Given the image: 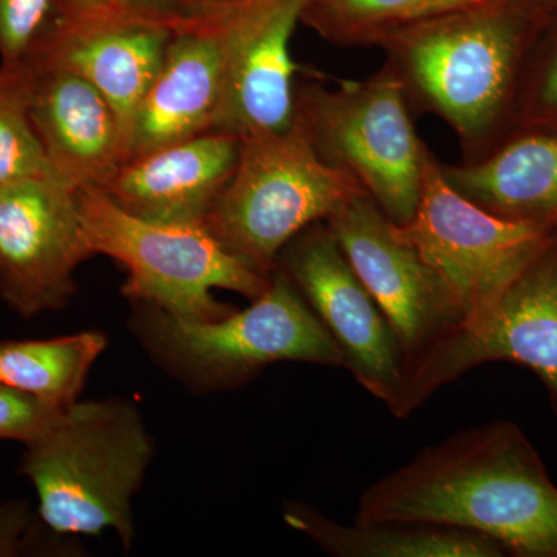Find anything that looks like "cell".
Instances as JSON below:
<instances>
[{
  "label": "cell",
  "mask_w": 557,
  "mask_h": 557,
  "mask_svg": "<svg viewBox=\"0 0 557 557\" xmlns=\"http://www.w3.org/2000/svg\"><path fill=\"white\" fill-rule=\"evenodd\" d=\"M354 522L460 528L508 556L557 557V486L518 424L491 421L426 446L366 487Z\"/></svg>",
  "instance_id": "obj_1"
},
{
  "label": "cell",
  "mask_w": 557,
  "mask_h": 557,
  "mask_svg": "<svg viewBox=\"0 0 557 557\" xmlns=\"http://www.w3.org/2000/svg\"><path fill=\"white\" fill-rule=\"evenodd\" d=\"M545 14L515 0H480L384 40L383 67L410 110L448 124L460 163H475L515 135L520 84Z\"/></svg>",
  "instance_id": "obj_2"
},
{
  "label": "cell",
  "mask_w": 557,
  "mask_h": 557,
  "mask_svg": "<svg viewBox=\"0 0 557 557\" xmlns=\"http://www.w3.org/2000/svg\"><path fill=\"white\" fill-rule=\"evenodd\" d=\"M153 457V442L134 403L76 401L44 437L25 446L20 472L38 494L40 522L60 536L113 530L129 549L132 500Z\"/></svg>",
  "instance_id": "obj_3"
},
{
  "label": "cell",
  "mask_w": 557,
  "mask_h": 557,
  "mask_svg": "<svg viewBox=\"0 0 557 557\" xmlns=\"http://www.w3.org/2000/svg\"><path fill=\"white\" fill-rule=\"evenodd\" d=\"M131 330L159 368L196 392L233 391L277 362L344 369L338 344L281 267L247 309L188 321L132 304Z\"/></svg>",
  "instance_id": "obj_4"
},
{
  "label": "cell",
  "mask_w": 557,
  "mask_h": 557,
  "mask_svg": "<svg viewBox=\"0 0 557 557\" xmlns=\"http://www.w3.org/2000/svg\"><path fill=\"white\" fill-rule=\"evenodd\" d=\"M81 220L95 255L115 259L127 271L121 293L188 321H214L233 313L214 289L249 302L270 278L248 269L223 247L205 223L156 222L132 215L101 189L76 190Z\"/></svg>",
  "instance_id": "obj_5"
},
{
  "label": "cell",
  "mask_w": 557,
  "mask_h": 557,
  "mask_svg": "<svg viewBox=\"0 0 557 557\" xmlns=\"http://www.w3.org/2000/svg\"><path fill=\"white\" fill-rule=\"evenodd\" d=\"M296 86L295 123L314 152L346 172L398 226L416 214L429 148L401 84L381 67L368 79Z\"/></svg>",
  "instance_id": "obj_6"
},
{
  "label": "cell",
  "mask_w": 557,
  "mask_h": 557,
  "mask_svg": "<svg viewBox=\"0 0 557 557\" xmlns=\"http://www.w3.org/2000/svg\"><path fill=\"white\" fill-rule=\"evenodd\" d=\"M362 193L293 121L287 131L242 138L236 171L205 225L234 258L271 277L289 240Z\"/></svg>",
  "instance_id": "obj_7"
},
{
  "label": "cell",
  "mask_w": 557,
  "mask_h": 557,
  "mask_svg": "<svg viewBox=\"0 0 557 557\" xmlns=\"http://www.w3.org/2000/svg\"><path fill=\"white\" fill-rule=\"evenodd\" d=\"M453 293L463 330L478 329L547 247L557 226L500 218L446 180L429 149L413 218L398 226Z\"/></svg>",
  "instance_id": "obj_8"
},
{
  "label": "cell",
  "mask_w": 557,
  "mask_h": 557,
  "mask_svg": "<svg viewBox=\"0 0 557 557\" xmlns=\"http://www.w3.org/2000/svg\"><path fill=\"white\" fill-rule=\"evenodd\" d=\"M508 362L542 381L557 417V230L474 330L458 329L410 369L399 418L412 416L471 370Z\"/></svg>",
  "instance_id": "obj_9"
},
{
  "label": "cell",
  "mask_w": 557,
  "mask_h": 557,
  "mask_svg": "<svg viewBox=\"0 0 557 557\" xmlns=\"http://www.w3.org/2000/svg\"><path fill=\"white\" fill-rule=\"evenodd\" d=\"M277 267L292 277L338 344L344 369L399 418L408 386V359L327 223L300 231L282 249Z\"/></svg>",
  "instance_id": "obj_10"
},
{
  "label": "cell",
  "mask_w": 557,
  "mask_h": 557,
  "mask_svg": "<svg viewBox=\"0 0 557 557\" xmlns=\"http://www.w3.org/2000/svg\"><path fill=\"white\" fill-rule=\"evenodd\" d=\"M325 223L394 329L410 372L461 327L453 293L368 194Z\"/></svg>",
  "instance_id": "obj_11"
},
{
  "label": "cell",
  "mask_w": 557,
  "mask_h": 557,
  "mask_svg": "<svg viewBox=\"0 0 557 557\" xmlns=\"http://www.w3.org/2000/svg\"><path fill=\"white\" fill-rule=\"evenodd\" d=\"M91 256L76 190L62 180L0 189V298L21 318L64 309L78 292L76 271Z\"/></svg>",
  "instance_id": "obj_12"
},
{
  "label": "cell",
  "mask_w": 557,
  "mask_h": 557,
  "mask_svg": "<svg viewBox=\"0 0 557 557\" xmlns=\"http://www.w3.org/2000/svg\"><path fill=\"white\" fill-rule=\"evenodd\" d=\"M175 21L126 9L95 16L60 14L24 62L35 70H65L91 84L115 109L131 152L135 115L159 72Z\"/></svg>",
  "instance_id": "obj_13"
},
{
  "label": "cell",
  "mask_w": 557,
  "mask_h": 557,
  "mask_svg": "<svg viewBox=\"0 0 557 557\" xmlns=\"http://www.w3.org/2000/svg\"><path fill=\"white\" fill-rule=\"evenodd\" d=\"M236 3L203 2L175 21L159 72L135 115L129 160L212 131Z\"/></svg>",
  "instance_id": "obj_14"
},
{
  "label": "cell",
  "mask_w": 557,
  "mask_h": 557,
  "mask_svg": "<svg viewBox=\"0 0 557 557\" xmlns=\"http://www.w3.org/2000/svg\"><path fill=\"white\" fill-rule=\"evenodd\" d=\"M311 0L237 2L226 49L225 84L212 131L245 138L287 131L295 121L292 38Z\"/></svg>",
  "instance_id": "obj_15"
},
{
  "label": "cell",
  "mask_w": 557,
  "mask_h": 557,
  "mask_svg": "<svg viewBox=\"0 0 557 557\" xmlns=\"http://www.w3.org/2000/svg\"><path fill=\"white\" fill-rule=\"evenodd\" d=\"M240 148L236 135L205 132L127 160L101 190L137 218L205 223L236 171Z\"/></svg>",
  "instance_id": "obj_16"
},
{
  "label": "cell",
  "mask_w": 557,
  "mask_h": 557,
  "mask_svg": "<svg viewBox=\"0 0 557 557\" xmlns=\"http://www.w3.org/2000/svg\"><path fill=\"white\" fill-rule=\"evenodd\" d=\"M32 70L33 126L51 170L75 190L104 189L129 159L115 109L73 73Z\"/></svg>",
  "instance_id": "obj_17"
},
{
  "label": "cell",
  "mask_w": 557,
  "mask_h": 557,
  "mask_svg": "<svg viewBox=\"0 0 557 557\" xmlns=\"http://www.w3.org/2000/svg\"><path fill=\"white\" fill-rule=\"evenodd\" d=\"M446 180L500 218L557 226V134L520 132L475 163H442Z\"/></svg>",
  "instance_id": "obj_18"
},
{
  "label": "cell",
  "mask_w": 557,
  "mask_h": 557,
  "mask_svg": "<svg viewBox=\"0 0 557 557\" xmlns=\"http://www.w3.org/2000/svg\"><path fill=\"white\" fill-rule=\"evenodd\" d=\"M282 518L333 557H505L494 539L460 528L417 522H354L329 518L304 502L284 504Z\"/></svg>",
  "instance_id": "obj_19"
},
{
  "label": "cell",
  "mask_w": 557,
  "mask_h": 557,
  "mask_svg": "<svg viewBox=\"0 0 557 557\" xmlns=\"http://www.w3.org/2000/svg\"><path fill=\"white\" fill-rule=\"evenodd\" d=\"M108 347L98 330L51 339L0 341V384L67 410Z\"/></svg>",
  "instance_id": "obj_20"
},
{
  "label": "cell",
  "mask_w": 557,
  "mask_h": 557,
  "mask_svg": "<svg viewBox=\"0 0 557 557\" xmlns=\"http://www.w3.org/2000/svg\"><path fill=\"white\" fill-rule=\"evenodd\" d=\"M480 0H311L304 25L343 49L380 47L418 22L465 9Z\"/></svg>",
  "instance_id": "obj_21"
},
{
  "label": "cell",
  "mask_w": 557,
  "mask_h": 557,
  "mask_svg": "<svg viewBox=\"0 0 557 557\" xmlns=\"http://www.w3.org/2000/svg\"><path fill=\"white\" fill-rule=\"evenodd\" d=\"M32 94L28 64L0 62V189L24 180L60 178L33 126Z\"/></svg>",
  "instance_id": "obj_22"
},
{
  "label": "cell",
  "mask_w": 557,
  "mask_h": 557,
  "mask_svg": "<svg viewBox=\"0 0 557 557\" xmlns=\"http://www.w3.org/2000/svg\"><path fill=\"white\" fill-rule=\"evenodd\" d=\"M557 134V24L548 35L539 30L520 84L516 134Z\"/></svg>",
  "instance_id": "obj_23"
},
{
  "label": "cell",
  "mask_w": 557,
  "mask_h": 557,
  "mask_svg": "<svg viewBox=\"0 0 557 557\" xmlns=\"http://www.w3.org/2000/svg\"><path fill=\"white\" fill-rule=\"evenodd\" d=\"M58 16V0H0V62H24Z\"/></svg>",
  "instance_id": "obj_24"
},
{
  "label": "cell",
  "mask_w": 557,
  "mask_h": 557,
  "mask_svg": "<svg viewBox=\"0 0 557 557\" xmlns=\"http://www.w3.org/2000/svg\"><path fill=\"white\" fill-rule=\"evenodd\" d=\"M65 410L0 384V442L32 445L61 420Z\"/></svg>",
  "instance_id": "obj_25"
},
{
  "label": "cell",
  "mask_w": 557,
  "mask_h": 557,
  "mask_svg": "<svg viewBox=\"0 0 557 557\" xmlns=\"http://www.w3.org/2000/svg\"><path fill=\"white\" fill-rule=\"evenodd\" d=\"M35 518L25 502L0 504V557L20 556L39 541Z\"/></svg>",
  "instance_id": "obj_26"
},
{
  "label": "cell",
  "mask_w": 557,
  "mask_h": 557,
  "mask_svg": "<svg viewBox=\"0 0 557 557\" xmlns=\"http://www.w3.org/2000/svg\"><path fill=\"white\" fill-rule=\"evenodd\" d=\"M123 9L163 20H178L199 5L200 0H121Z\"/></svg>",
  "instance_id": "obj_27"
},
{
  "label": "cell",
  "mask_w": 557,
  "mask_h": 557,
  "mask_svg": "<svg viewBox=\"0 0 557 557\" xmlns=\"http://www.w3.org/2000/svg\"><path fill=\"white\" fill-rule=\"evenodd\" d=\"M64 16H95L123 10L121 0H58Z\"/></svg>",
  "instance_id": "obj_28"
},
{
  "label": "cell",
  "mask_w": 557,
  "mask_h": 557,
  "mask_svg": "<svg viewBox=\"0 0 557 557\" xmlns=\"http://www.w3.org/2000/svg\"><path fill=\"white\" fill-rule=\"evenodd\" d=\"M515 2L522 3L528 9L537 11V13L545 14V11L555 9L557 0H515Z\"/></svg>",
  "instance_id": "obj_29"
},
{
  "label": "cell",
  "mask_w": 557,
  "mask_h": 557,
  "mask_svg": "<svg viewBox=\"0 0 557 557\" xmlns=\"http://www.w3.org/2000/svg\"><path fill=\"white\" fill-rule=\"evenodd\" d=\"M203 2H223V3H230V2H248V0H200V3ZM199 3V5H200Z\"/></svg>",
  "instance_id": "obj_30"
}]
</instances>
